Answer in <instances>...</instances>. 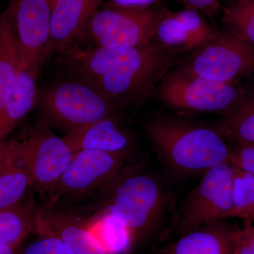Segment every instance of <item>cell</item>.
Here are the masks:
<instances>
[{"label": "cell", "mask_w": 254, "mask_h": 254, "mask_svg": "<svg viewBox=\"0 0 254 254\" xmlns=\"http://www.w3.org/2000/svg\"><path fill=\"white\" fill-rule=\"evenodd\" d=\"M8 141H0V170L4 165L8 154Z\"/></svg>", "instance_id": "f546056e"}, {"label": "cell", "mask_w": 254, "mask_h": 254, "mask_svg": "<svg viewBox=\"0 0 254 254\" xmlns=\"http://www.w3.org/2000/svg\"><path fill=\"white\" fill-rule=\"evenodd\" d=\"M184 8L194 9L209 17L218 16L222 11L221 0H178Z\"/></svg>", "instance_id": "83f0119b"}, {"label": "cell", "mask_w": 254, "mask_h": 254, "mask_svg": "<svg viewBox=\"0 0 254 254\" xmlns=\"http://www.w3.org/2000/svg\"><path fill=\"white\" fill-rule=\"evenodd\" d=\"M8 143L7 157L0 170V210L18 204L31 187L27 172L14 154L11 140Z\"/></svg>", "instance_id": "44dd1931"}, {"label": "cell", "mask_w": 254, "mask_h": 254, "mask_svg": "<svg viewBox=\"0 0 254 254\" xmlns=\"http://www.w3.org/2000/svg\"><path fill=\"white\" fill-rule=\"evenodd\" d=\"M128 158L98 150L74 152L53 192L60 195H84L107 187L123 172Z\"/></svg>", "instance_id": "8fae6325"}, {"label": "cell", "mask_w": 254, "mask_h": 254, "mask_svg": "<svg viewBox=\"0 0 254 254\" xmlns=\"http://www.w3.org/2000/svg\"><path fill=\"white\" fill-rule=\"evenodd\" d=\"M213 126L227 141L254 143V82L246 85L245 95L235 110Z\"/></svg>", "instance_id": "d6986e66"}, {"label": "cell", "mask_w": 254, "mask_h": 254, "mask_svg": "<svg viewBox=\"0 0 254 254\" xmlns=\"http://www.w3.org/2000/svg\"><path fill=\"white\" fill-rule=\"evenodd\" d=\"M49 1V2L50 3V4H51L52 7L53 8V6H54L55 1H56V0H48Z\"/></svg>", "instance_id": "d6a6232c"}, {"label": "cell", "mask_w": 254, "mask_h": 254, "mask_svg": "<svg viewBox=\"0 0 254 254\" xmlns=\"http://www.w3.org/2000/svg\"><path fill=\"white\" fill-rule=\"evenodd\" d=\"M233 230L219 221L184 233L160 254H232Z\"/></svg>", "instance_id": "2e32d148"}, {"label": "cell", "mask_w": 254, "mask_h": 254, "mask_svg": "<svg viewBox=\"0 0 254 254\" xmlns=\"http://www.w3.org/2000/svg\"><path fill=\"white\" fill-rule=\"evenodd\" d=\"M85 223L108 254H125L135 243L126 225L108 210H103Z\"/></svg>", "instance_id": "ffe728a7"}, {"label": "cell", "mask_w": 254, "mask_h": 254, "mask_svg": "<svg viewBox=\"0 0 254 254\" xmlns=\"http://www.w3.org/2000/svg\"><path fill=\"white\" fill-rule=\"evenodd\" d=\"M237 0H221V2L222 1H224V2H227L228 3V4H232V3L235 2V1H236Z\"/></svg>", "instance_id": "1f68e13d"}, {"label": "cell", "mask_w": 254, "mask_h": 254, "mask_svg": "<svg viewBox=\"0 0 254 254\" xmlns=\"http://www.w3.org/2000/svg\"><path fill=\"white\" fill-rule=\"evenodd\" d=\"M233 178L234 167L230 163L214 167L203 173L182 208L180 225L184 233L231 218Z\"/></svg>", "instance_id": "9c48e42d"}, {"label": "cell", "mask_w": 254, "mask_h": 254, "mask_svg": "<svg viewBox=\"0 0 254 254\" xmlns=\"http://www.w3.org/2000/svg\"><path fill=\"white\" fill-rule=\"evenodd\" d=\"M108 187L105 210L126 225L134 242L153 231L164 205L163 190L155 179L137 170L124 169Z\"/></svg>", "instance_id": "277c9868"}, {"label": "cell", "mask_w": 254, "mask_h": 254, "mask_svg": "<svg viewBox=\"0 0 254 254\" xmlns=\"http://www.w3.org/2000/svg\"><path fill=\"white\" fill-rule=\"evenodd\" d=\"M0 141H1V140H0Z\"/></svg>", "instance_id": "836d02e7"}, {"label": "cell", "mask_w": 254, "mask_h": 254, "mask_svg": "<svg viewBox=\"0 0 254 254\" xmlns=\"http://www.w3.org/2000/svg\"><path fill=\"white\" fill-rule=\"evenodd\" d=\"M184 59L154 42L138 48H118L109 72L91 84L120 109L142 104L154 95L167 73Z\"/></svg>", "instance_id": "7a4b0ae2"}, {"label": "cell", "mask_w": 254, "mask_h": 254, "mask_svg": "<svg viewBox=\"0 0 254 254\" xmlns=\"http://www.w3.org/2000/svg\"><path fill=\"white\" fill-rule=\"evenodd\" d=\"M232 254H254V225L247 220L232 231Z\"/></svg>", "instance_id": "484cf974"}, {"label": "cell", "mask_w": 254, "mask_h": 254, "mask_svg": "<svg viewBox=\"0 0 254 254\" xmlns=\"http://www.w3.org/2000/svg\"><path fill=\"white\" fill-rule=\"evenodd\" d=\"M36 211L31 199L0 210V246H20L35 230Z\"/></svg>", "instance_id": "7402d4cb"}, {"label": "cell", "mask_w": 254, "mask_h": 254, "mask_svg": "<svg viewBox=\"0 0 254 254\" xmlns=\"http://www.w3.org/2000/svg\"><path fill=\"white\" fill-rule=\"evenodd\" d=\"M234 167L231 218L254 221V175Z\"/></svg>", "instance_id": "cb8c5ba5"}, {"label": "cell", "mask_w": 254, "mask_h": 254, "mask_svg": "<svg viewBox=\"0 0 254 254\" xmlns=\"http://www.w3.org/2000/svg\"><path fill=\"white\" fill-rule=\"evenodd\" d=\"M35 231L58 237L76 254H108L86 227L85 221L48 205L35 215Z\"/></svg>", "instance_id": "9a60e30c"}, {"label": "cell", "mask_w": 254, "mask_h": 254, "mask_svg": "<svg viewBox=\"0 0 254 254\" xmlns=\"http://www.w3.org/2000/svg\"><path fill=\"white\" fill-rule=\"evenodd\" d=\"M14 23L22 68L38 77L47 57L53 7L48 0H14Z\"/></svg>", "instance_id": "30bf717a"}, {"label": "cell", "mask_w": 254, "mask_h": 254, "mask_svg": "<svg viewBox=\"0 0 254 254\" xmlns=\"http://www.w3.org/2000/svg\"><path fill=\"white\" fill-rule=\"evenodd\" d=\"M103 0H56L52 11L47 56L72 46Z\"/></svg>", "instance_id": "5bb4252c"}, {"label": "cell", "mask_w": 254, "mask_h": 254, "mask_svg": "<svg viewBox=\"0 0 254 254\" xmlns=\"http://www.w3.org/2000/svg\"><path fill=\"white\" fill-rule=\"evenodd\" d=\"M230 163L254 175V143H237L232 148Z\"/></svg>", "instance_id": "4316f807"}, {"label": "cell", "mask_w": 254, "mask_h": 254, "mask_svg": "<svg viewBox=\"0 0 254 254\" xmlns=\"http://www.w3.org/2000/svg\"><path fill=\"white\" fill-rule=\"evenodd\" d=\"M21 254H76L63 240L54 236L40 235Z\"/></svg>", "instance_id": "d4e9b609"}, {"label": "cell", "mask_w": 254, "mask_h": 254, "mask_svg": "<svg viewBox=\"0 0 254 254\" xmlns=\"http://www.w3.org/2000/svg\"><path fill=\"white\" fill-rule=\"evenodd\" d=\"M36 77L21 68L5 103L0 125V139L14 129L38 101Z\"/></svg>", "instance_id": "ac0fdd59"}, {"label": "cell", "mask_w": 254, "mask_h": 254, "mask_svg": "<svg viewBox=\"0 0 254 254\" xmlns=\"http://www.w3.org/2000/svg\"><path fill=\"white\" fill-rule=\"evenodd\" d=\"M19 246H0V254H18Z\"/></svg>", "instance_id": "4dcf8cb0"}, {"label": "cell", "mask_w": 254, "mask_h": 254, "mask_svg": "<svg viewBox=\"0 0 254 254\" xmlns=\"http://www.w3.org/2000/svg\"><path fill=\"white\" fill-rule=\"evenodd\" d=\"M223 31L254 46V0H237L222 9Z\"/></svg>", "instance_id": "603a6c76"}, {"label": "cell", "mask_w": 254, "mask_h": 254, "mask_svg": "<svg viewBox=\"0 0 254 254\" xmlns=\"http://www.w3.org/2000/svg\"><path fill=\"white\" fill-rule=\"evenodd\" d=\"M245 93V86L241 83L230 84L200 77L180 63L167 73L154 95L174 110L225 117L235 110Z\"/></svg>", "instance_id": "3957f363"}, {"label": "cell", "mask_w": 254, "mask_h": 254, "mask_svg": "<svg viewBox=\"0 0 254 254\" xmlns=\"http://www.w3.org/2000/svg\"><path fill=\"white\" fill-rule=\"evenodd\" d=\"M147 136L167 164L180 173H204L230 163L231 147L213 125L157 117L145 125Z\"/></svg>", "instance_id": "6da1fadb"}, {"label": "cell", "mask_w": 254, "mask_h": 254, "mask_svg": "<svg viewBox=\"0 0 254 254\" xmlns=\"http://www.w3.org/2000/svg\"><path fill=\"white\" fill-rule=\"evenodd\" d=\"M200 77L230 84L241 83L254 73V46L223 31L181 63Z\"/></svg>", "instance_id": "52a82bcc"}, {"label": "cell", "mask_w": 254, "mask_h": 254, "mask_svg": "<svg viewBox=\"0 0 254 254\" xmlns=\"http://www.w3.org/2000/svg\"><path fill=\"white\" fill-rule=\"evenodd\" d=\"M163 7L159 4L127 7L113 3L100 6L86 23L76 43L88 41L94 46L108 48L147 46L153 41Z\"/></svg>", "instance_id": "5b68a950"}, {"label": "cell", "mask_w": 254, "mask_h": 254, "mask_svg": "<svg viewBox=\"0 0 254 254\" xmlns=\"http://www.w3.org/2000/svg\"><path fill=\"white\" fill-rule=\"evenodd\" d=\"M64 140L73 152L93 150L129 157L133 137L119 121L118 116L68 130Z\"/></svg>", "instance_id": "4fadbf2b"}, {"label": "cell", "mask_w": 254, "mask_h": 254, "mask_svg": "<svg viewBox=\"0 0 254 254\" xmlns=\"http://www.w3.org/2000/svg\"><path fill=\"white\" fill-rule=\"evenodd\" d=\"M112 3L127 7H147L159 4V0H111Z\"/></svg>", "instance_id": "f1b7e54d"}, {"label": "cell", "mask_w": 254, "mask_h": 254, "mask_svg": "<svg viewBox=\"0 0 254 254\" xmlns=\"http://www.w3.org/2000/svg\"><path fill=\"white\" fill-rule=\"evenodd\" d=\"M22 68L14 23V1L0 16V125L6 100Z\"/></svg>", "instance_id": "e0dca14e"}, {"label": "cell", "mask_w": 254, "mask_h": 254, "mask_svg": "<svg viewBox=\"0 0 254 254\" xmlns=\"http://www.w3.org/2000/svg\"><path fill=\"white\" fill-rule=\"evenodd\" d=\"M203 16L194 9L174 11L163 7L152 42L182 56L190 55L223 32L211 26Z\"/></svg>", "instance_id": "7c38bea8"}, {"label": "cell", "mask_w": 254, "mask_h": 254, "mask_svg": "<svg viewBox=\"0 0 254 254\" xmlns=\"http://www.w3.org/2000/svg\"><path fill=\"white\" fill-rule=\"evenodd\" d=\"M38 101L52 120L68 130L118 116L121 110L94 85L76 78L38 93Z\"/></svg>", "instance_id": "8992f818"}, {"label": "cell", "mask_w": 254, "mask_h": 254, "mask_svg": "<svg viewBox=\"0 0 254 254\" xmlns=\"http://www.w3.org/2000/svg\"><path fill=\"white\" fill-rule=\"evenodd\" d=\"M16 158L38 193H53L74 152L63 138L36 129L21 140H11Z\"/></svg>", "instance_id": "ba28073f"}]
</instances>
